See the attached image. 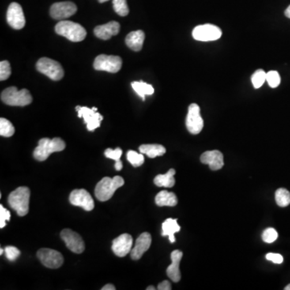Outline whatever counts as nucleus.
Instances as JSON below:
<instances>
[{"instance_id":"f257e3e1","label":"nucleus","mask_w":290,"mask_h":290,"mask_svg":"<svg viewBox=\"0 0 290 290\" xmlns=\"http://www.w3.org/2000/svg\"><path fill=\"white\" fill-rule=\"evenodd\" d=\"M123 185L125 180L120 176H115L113 178L105 177L97 184L95 190V197L101 201H108L118 188Z\"/></svg>"},{"instance_id":"f03ea898","label":"nucleus","mask_w":290,"mask_h":290,"mask_svg":"<svg viewBox=\"0 0 290 290\" xmlns=\"http://www.w3.org/2000/svg\"><path fill=\"white\" fill-rule=\"evenodd\" d=\"M65 148V143L61 138H43L39 140L38 146L34 150L33 156L36 160L44 161L47 160L53 152H61Z\"/></svg>"},{"instance_id":"7ed1b4c3","label":"nucleus","mask_w":290,"mask_h":290,"mask_svg":"<svg viewBox=\"0 0 290 290\" xmlns=\"http://www.w3.org/2000/svg\"><path fill=\"white\" fill-rule=\"evenodd\" d=\"M30 190L21 186L12 191L8 196V204L19 216H24L29 211Z\"/></svg>"},{"instance_id":"20e7f679","label":"nucleus","mask_w":290,"mask_h":290,"mask_svg":"<svg viewBox=\"0 0 290 290\" xmlns=\"http://www.w3.org/2000/svg\"><path fill=\"white\" fill-rule=\"evenodd\" d=\"M55 31L72 42H82L87 36V31L82 26L69 20H61L55 26Z\"/></svg>"},{"instance_id":"39448f33","label":"nucleus","mask_w":290,"mask_h":290,"mask_svg":"<svg viewBox=\"0 0 290 290\" xmlns=\"http://www.w3.org/2000/svg\"><path fill=\"white\" fill-rule=\"evenodd\" d=\"M1 100L13 107H25L32 103V96L28 90L19 91L16 87H8L1 94Z\"/></svg>"},{"instance_id":"423d86ee","label":"nucleus","mask_w":290,"mask_h":290,"mask_svg":"<svg viewBox=\"0 0 290 290\" xmlns=\"http://www.w3.org/2000/svg\"><path fill=\"white\" fill-rule=\"evenodd\" d=\"M36 69L53 81H59L64 77V69L61 64L50 58H42L38 60Z\"/></svg>"},{"instance_id":"0eeeda50","label":"nucleus","mask_w":290,"mask_h":290,"mask_svg":"<svg viewBox=\"0 0 290 290\" xmlns=\"http://www.w3.org/2000/svg\"><path fill=\"white\" fill-rule=\"evenodd\" d=\"M122 61L118 56H108L101 54L95 58L94 68L99 71L118 73L122 67Z\"/></svg>"},{"instance_id":"6e6552de","label":"nucleus","mask_w":290,"mask_h":290,"mask_svg":"<svg viewBox=\"0 0 290 290\" xmlns=\"http://www.w3.org/2000/svg\"><path fill=\"white\" fill-rule=\"evenodd\" d=\"M192 35L198 42H214L221 37L222 31L217 26L206 24L193 28Z\"/></svg>"},{"instance_id":"1a4fd4ad","label":"nucleus","mask_w":290,"mask_h":290,"mask_svg":"<svg viewBox=\"0 0 290 290\" xmlns=\"http://www.w3.org/2000/svg\"><path fill=\"white\" fill-rule=\"evenodd\" d=\"M186 125L189 133L193 135L199 134L203 129L204 122L200 114V107L196 103H192L189 107Z\"/></svg>"},{"instance_id":"9d476101","label":"nucleus","mask_w":290,"mask_h":290,"mask_svg":"<svg viewBox=\"0 0 290 290\" xmlns=\"http://www.w3.org/2000/svg\"><path fill=\"white\" fill-rule=\"evenodd\" d=\"M98 109L96 107L89 108L87 107H76V111L78 113L79 118H83L84 122L87 125V128L90 132H93L95 129L99 128L101 121L103 120V115L97 112Z\"/></svg>"},{"instance_id":"9b49d317","label":"nucleus","mask_w":290,"mask_h":290,"mask_svg":"<svg viewBox=\"0 0 290 290\" xmlns=\"http://www.w3.org/2000/svg\"><path fill=\"white\" fill-rule=\"evenodd\" d=\"M36 255L40 262L49 269H58L63 265V256L54 249H39Z\"/></svg>"},{"instance_id":"f8f14e48","label":"nucleus","mask_w":290,"mask_h":290,"mask_svg":"<svg viewBox=\"0 0 290 290\" xmlns=\"http://www.w3.org/2000/svg\"><path fill=\"white\" fill-rule=\"evenodd\" d=\"M61 237L66 247L73 253L81 254L85 250V243L82 238L75 231L66 228L61 231Z\"/></svg>"},{"instance_id":"ddd939ff","label":"nucleus","mask_w":290,"mask_h":290,"mask_svg":"<svg viewBox=\"0 0 290 290\" xmlns=\"http://www.w3.org/2000/svg\"><path fill=\"white\" fill-rule=\"evenodd\" d=\"M8 24L14 29L20 30L25 26L26 20L22 7L17 3H12L7 12Z\"/></svg>"},{"instance_id":"4468645a","label":"nucleus","mask_w":290,"mask_h":290,"mask_svg":"<svg viewBox=\"0 0 290 290\" xmlns=\"http://www.w3.org/2000/svg\"><path fill=\"white\" fill-rule=\"evenodd\" d=\"M77 8L72 2H59L53 4L50 8V16L54 20H64L75 14Z\"/></svg>"},{"instance_id":"2eb2a0df","label":"nucleus","mask_w":290,"mask_h":290,"mask_svg":"<svg viewBox=\"0 0 290 290\" xmlns=\"http://www.w3.org/2000/svg\"><path fill=\"white\" fill-rule=\"evenodd\" d=\"M69 201L73 205H77L87 211L91 212L95 208V202L89 192L84 189L74 190L69 195Z\"/></svg>"},{"instance_id":"dca6fc26","label":"nucleus","mask_w":290,"mask_h":290,"mask_svg":"<svg viewBox=\"0 0 290 290\" xmlns=\"http://www.w3.org/2000/svg\"><path fill=\"white\" fill-rule=\"evenodd\" d=\"M133 239L129 234H122L112 242V251L118 257H125L133 249Z\"/></svg>"},{"instance_id":"f3484780","label":"nucleus","mask_w":290,"mask_h":290,"mask_svg":"<svg viewBox=\"0 0 290 290\" xmlns=\"http://www.w3.org/2000/svg\"><path fill=\"white\" fill-rule=\"evenodd\" d=\"M152 243V236L148 232H144L137 238L135 247L131 251V258L137 261L148 251Z\"/></svg>"},{"instance_id":"a211bd4d","label":"nucleus","mask_w":290,"mask_h":290,"mask_svg":"<svg viewBox=\"0 0 290 290\" xmlns=\"http://www.w3.org/2000/svg\"><path fill=\"white\" fill-rule=\"evenodd\" d=\"M202 164H208L212 170H219L224 165L223 155L218 150L208 151L201 154L200 157Z\"/></svg>"},{"instance_id":"6ab92c4d","label":"nucleus","mask_w":290,"mask_h":290,"mask_svg":"<svg viewBox=\"0 0 290 290\" xmlns=\"http://www.w3.org/2000/svg\"><path fill=\"white\" fill-rule=\"evenodd\" d=\"M120 31V24L116 21H111L103 25L97 26L94 30V33L101 39H111L112 36L118 35Z\"/></svg>"},{"instance_id":"aec40b11","label":"nucleus","mask_w":290,"mask_h":290,"mask_svg":"<svg viewBox=\"0 0 290 290\" xmlns=\"http://www.w3.org/2000/svg\"><path fill=\"white\" fill-rule=\"evenodd\" d=\"M183 253L179 250H174L171 253L172 264L168 267L166 270L167 275L174 282H178L181 280V272H180V262L182 261Z\"/></svg>"},{"instance_id":"412c9836","label":"nucleus","mask_w":290,"mask_h":290,"mask_svg":"<svg viewBox=\"0 0 290 290\" xmlns=\"http://www.w3.org/2000/svg\"><path fill=\"white\" fill-rule=\"evenodd\" d=\"M145 35L141 30L130 32L127 36L125 42L128 47L133 51L138 52L142 50L143 44H144Z\"/></svg>"},{"instance_id":"4be33fe9","label":"nucleus","mask_w":290,"mask_h":290,"mask_svg":"<svg viewBox=\"0 0 290 290\" xmlns=\"http://www.w3.org/2000/svg\"><path fill=\"white\" fill-rule=\"evenodd\" d=\"M155 201L159 206H175L178 204V197L172 192L162 190L156 194Z\"/></svg>"},{"instance_id":"5701e85b","label":"nucleus","mask_w":290,"mask_h":290,"mask_svg":"<svg viewBox=\"0 0 290 290\" xmlns=\"http://www.w3.org/2000/svg\"><path fill=\"white\" fill-rule=\"evenodd\" d=\"M181 227L178 225V219H167L162 224V235H168L171 243L175 242V233L179 232Z\"/></svg>"},{"instance_id":"b1692460","label":"nucleus","mask_w":290,"mask_h":290,"mask_svg":"<svg viewBox=\"0 0 290 290\" xmlns=\"http://www.w3.org/2000/svg\"><path fill=\"white\" fill-rule=\"evenodd\" d=\"M176 171L174 169L169 170L165 174H159L154 178V183L159 187L171 188L175 185Z\"/></svg>"},{"instance_id":"393cba45","label":"nucleus","mask_w":290,"mask_h":290,"mask_svg":"<svg viewBox=\"0 0 290 290\" xmlns=\"http://www.w3.org/2000/svg\"><path fill=\"white\" fill-rule=\"evenodd\" d=\"M139 150L150 158L163 156L166 152L165 148L160 144H143L139 148Z\"/></svg>"},{"instance_id":"a878e982","label":"nucleus","mask_w":290,"mask_h":290,"mask_svg":"<svg viewBox=\"0 0 290 290\" xmlns=\"http://www.w3.org/2000/svg\"><path fill=\"white\" fill-rule=\"evenodd\" d=\"M132 87L136 93L142 98L143 101L145 100V95H152L154 93V88L152 86L143 81H134L132 83Z\"/></svg>"},{"instance_id":"bb28decb","label":"nucleus","mask_w":290,"mask_h":290,"mask_svg":"<svg viewBox=\"0 0 290 290\" xmlns=\"http://www.w3.org/2000/svg\"><path fill=\"white\" fill-rule=\"evenodd\" d=\"M122 153V149L119 148H115L114 150L111 148H107L104 152L105 156H107V158L115 160V169L117 171H120L122 169V163L120 160Z\"/></svg>"},{"instance_id":"cd10ccee","label":"nucleus","mask_w":290,"mask_h":290,"mask_svg":"<svg viewBox=\"0 0 290 290\" xmlns=\"http://www.w3.org/2000/svg\"><path fill=\"white\" fill-rule=\"evenodd\" d=\"M276 203L280 208H285L290 204V193L284 188H280L275 193Z\"/></svg>"},{"instance_id":"c85d7f7f","label":"nucleus","mask_w":290,"mask_h":290,"mask_svg":"<svg viewBox=\"0 0 290 290\" xmlns=\"http://www.w3.org/2000/svg\"><path fill=\"white\" fill-rule=\"evenodd\" d=\"M15 133V128L7 118H0V135L4 137H11Z\"/></svg>"},{"instance_id":"c756f323","label":"nucleus","mask_w":290,"mask_h":290,"mask_svg":"<svg viewBox=\"0 0 290 290\" xmlns=\"http://www.w3.org/2000/svg\"><path fill=\"white\" fill-rule=\"evenodd\" d=\"M113 8L118 16H127L129 13V8L127 0H113Z\"/></svg>"},{"instance_id":"7c9ffc66","label":"nucleus","mask_w":290,"mask_h":290,"mask_svg":"<svg viewBox=\"0 0 290 290\" xmlns=\"http://www.w3.org/2000/svg\"><path fill=\"white\" fill-rule=\"evenodd\" d=\"M127 159L134 167L142 165L144 162L143 153H138L136 151L129 150L127 153Z\"/></svg>"},{"instance_id":"2f4dec72","label":"nucleus","mask_w":290,"mask_h":290,"mask_svg":"<svg viewBox=\"0 0 290 290\" xmlns=\"http://www.w3.org/2000/svg\"><path fill=\"white\" fill-rule=\"evenodd\" d=\"M267 73H265L263 69H258L253 73L252 76V82L253 87L256 89H259L260 87H262L263 84L266 81Z\"/></svg>"},{"instance_id":"473e14b6","label":"nucleus","mask_w":290,"mask_h":290,"mask_svg":"<svg viewBox=\"0 0 290 290\" xmlns=\"http://www.w3.org/2000/svg\"><path fill=\"white\" fill-rule=\"evenodd\" d=\"M12 73L10 63L8 61H1L0 63V80L5 81L10 77Z\"/></svg>"},{"instance_id":"72a5a7b5","label":"nucleus","mask_w":290,"mask_h":290,"mask_svg":"<svg viewBox=\"0 0 290 290\" xmlns=\"http://www.w3.org/2000/svg\"><path fill=\"white\" fill-rule=\"evenodd\" d=\"M266 81L272 88H276L278 87L280 83V77L279 73L274 70L267 73Z\"/></svg>"},{"instance_id":"f704fd0d","label":"nucleus","mask_w":290,"mask_h":290,"mask_svg":"<svg viewBox=\"0 0 290 290\" xmlns=\"http://www.w3.org/2000/svg\"><path fill=\"white\" fill-rule=\"evenodd\" d=\"M278 237L277 231L274 228H267L264 232H263L262 239L265 241V243H273L274 241L276 240Z\"/></svg>"},{"instance_id":"c9c22d12","label":"nucleus","mask_w":290,"mask_h":290,"mask_svg":"<svg viewBox=\"0 0 290 290\" xmlns=\"http://www.w3.org/2000/svg\"><path fill=\"white\" fill-rule=\"evenodd\" d=\"M5 256H6L8 260L10 261H16V259L20 257V251L17 247H13V246H8L5 247Z\"/></svg>"},{"instance_id":"e433bc0d","label":"nucleus","mask_w":290,"mask_h":290,"mask_svg":"<svg viewBox=\"0 0 290 290\" xmlns=\"http://www.w3.org/2000/svg\"><path fill=\"white\" fill-rule=\"evenodd\" d=\"M10 212L4 208V205H0V228H4L6 226V222L10 221Z\"/></svg>"},{"instance_id":"4c0bfd02","label":"nucleus","mask_w":290,"mask_h":290,"mask_svg":"<svg viewBox=\"0 0 290 290\" xmlns=\"http://www.w3.org/2000/svg\"><path fill=\"white\" fill-rule=\"evenodd\" d=\"M266 259L268 261H272V262L275 263V264H282L283 263V257L280 254H277V253H268L266 255Z\"/></svg>"},{"instance_id":"58836bf2","label":"nucleus","mask_w":290,"mask_h":290,"mask_svg":"<svg viewBox=\"0 0 290 290\" xmlns=\"http://www.w3.org/2000/svg\"><path fill=\"white\" fill-rule=\"evenodd\" d=\"M157 288L159 290H171L172 289V287H171V284H170L168 280H164V281H162L161 283L158 284Z\"/></svg>"},{"instance_id":"ea45409f","label":"nucleus","mask_w":290,"mask_h":290,"mask_svg":"<svg viewBox=\"0 0 290 290\" xmlns=\"http://www.w3.org/2000/svg\"><path fill=\"white\" fill-rule=\"evenodd\" d=\"M102 290H115V287L111 284H107L102 288Z\"/></svg>"},{"instance_id":"a19ab883","label":"nucleus","mask_w":290,"mask_h":290,"mask_svg":"<svg viewBox=\"0 0 290 290\" xmlns=\"http://www.w3.org/2000/svg\"><path fill=\"white\" fill-rule=\"evenodd\" d=\"M284 15L286 17L290 19V5L286 8V10L284 11Z\"/></svg>"},{"instance_id":"79ce46f5","label":"nucleus","mask_w":290,"mask_h":290,"mask_svg":"<svg viewBox=\"0 0 290 290\" xmlns=\"http://www.w3.org/2000/svg\"><path fill=\"white\" fill-rule=\"evenodd\" d=\"M156 289V288H154V287L153 286H149L148 287V288H147V290H154Z\"/></svg>"},{"instance_id":"37998d69","label":"nucleus","mask_w":290,"mask_h":290,"mask_svg":"<svg viewBox=\"0 0 290 290\" xmlns=\"http://www.w3.org/2000/svg\"><path fill=\"white\" fill-rule=\"evenodd\" d=\"M107 1H109V0H99V2L100 4H103V3L107 2Z\"/></svg>"},{"instance_id":"c03bdc74","label":"nucleus","mask_w":290,"mask_h":290,"mask_svg":"<svg viewBox=\"0 0 290 290\" xmlns=\"http://www.w3.org/2000/svg\"><path fill=\"white\" fill-rule=\"evenodd\" d=\"M284 290H290V284H288V285L284 288Z\"/></svg>"},{"instance_id":"a18cd8bd","label":"nucleus","mask_w":290,"mask_h":290,"mask_svg":"<svg viewBox=\"0 0 290 290\" xmlns=\"http://www.w3.org/2000/svg\"><path fill=\"white\" fill-rule=\"evenodd\" d=\"M3 253H4V249L3 248L0 249V254L2 255Z\"/></svg>"}]
</instances>
